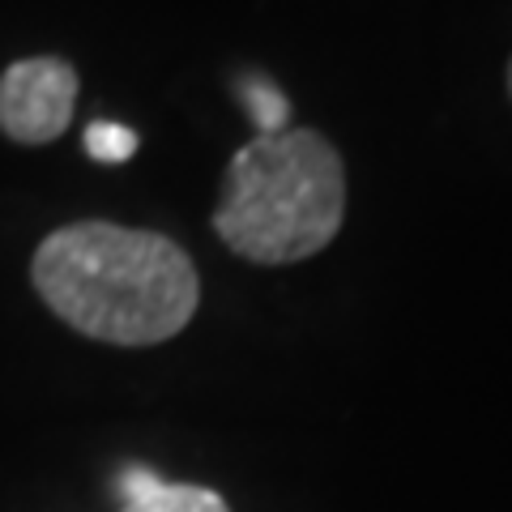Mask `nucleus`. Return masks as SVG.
<instances>
[{"label":"nucleus","mask_w":512,"mask_h":512,"mask_svg":"<svg viewBox=\"0 0 512 512\" xmlns=\"http://www.w3.org/2000/svg\"><path fill=\"white\" fill-rule=\"evenodd\" d=\"M35 295L82 338L158 346L192 325L201 274L163 231L86 218L64 222L30 256Z\"/></svg>","instance_id":"f257e3e1"},{"label":"nucleus","mask_w":512,"mask_h":512,"mask_svg":"<svg viewBox=\"0 0 512 512\" xmlns=\"http://www.w3.org/2000/svg\"><path fill=\"white\" fill-rule=\"evenodd\" d=\"M346 222V163L316 128L252 137L222 171L214 235L248 265H299Z\"/></svg>","instance_id":"f03ea898"},{"label":"nucleus","mask_w":512,"mask_h":512,"mask_svg":"<svg viewBox=\"0 0 512 512\" xmlns=\"http://www.w3.org/2000/svg\"><path fill=\"white\" fill-rule=\"evenodd\" d=\"M77 69L64 56H26L0 73V133L18 146H52L77 111Z\"/></svg>","instance_id":"7ed1b4c3"},{"label":"nucleus","mask_w":512,"mask_h":512,"mask_svg":"<svg viewBox=\"0 0 512 512\" xmlns=\"http://www.w3.org/2000/svg\"><path fill=\"white\" fill-rule=\"evenodd\" d=\"M124 508L120 512H231V504L218 491L197 483H163L150 470H124L120 474Z\"/></svg>","instance_id":"20e7f679"},{"label":"nucleus","mask_w":512,"mask_h":512,"mask_svg":"<svg viewBox=\"0 0 512 512\" xmlns=\"http://www.w3.org/2000/svg\"><path fill=\"white\" fill-rule=\"evenodd\" d=\"M239 94V103H244L248 111V120L256 124V137H278L286 133V120H291V103H286V94L274 86V82H265V77H244V82L235 86Z\"/></svg>","instance_id":"39448f33"},{"label":"nucleus","mask_w":512,"mask_h":512,"mask_svg":"<svg viewBox=\"0 0 512 512\" xmlns=\"http://www.w3.org/2000/svg\"><path fill=\"white\" fill-rule=\"evenodd\" d=\"M137 146H141V137L116 120H94L86 128V154L94 163H128L137 154Z\"/></svg>","instance_id":"423d86ee"},{"label":"nucleus","mask_w":512,"mask_h":512,"mask_svg":"<svg viewBox=\"0 0 512 512\" xmlns=\"http://www.w3.org/2000/svg\"><path fill=\"white\" fill-rule=\"evenodd\" d=\"M508 99H512V60H508Z\"/></svg>","instance_id":"0eeeda50"}]
</instances>
